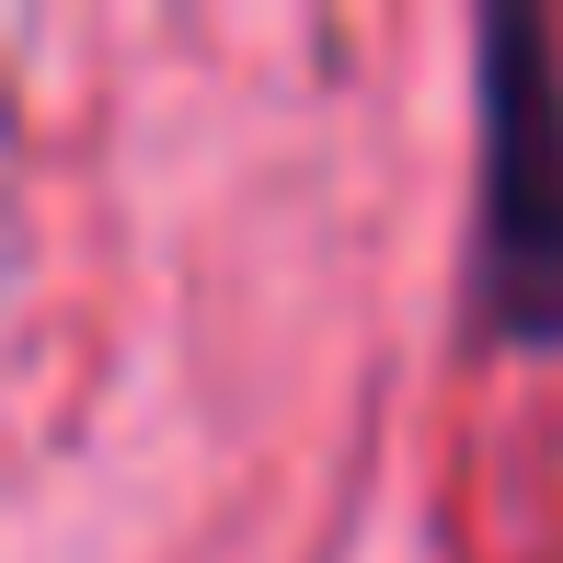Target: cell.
<instances>
[{
	"mask_svg": "<svg viewBox=\"0 0 563 563\" xmlns=\"http://www.w3.org/2000/svg\"><path fill=\"white\" fill-rule=\"evenodd\" d=\"M472 276L506 334H563V58L529 12L483 23V230Z\"/></svg>",
	"mask_w": 563,
	"mask_h": 563,
	"instance_id": "cell-1",
	"label": "cell"
}]
</instances>
